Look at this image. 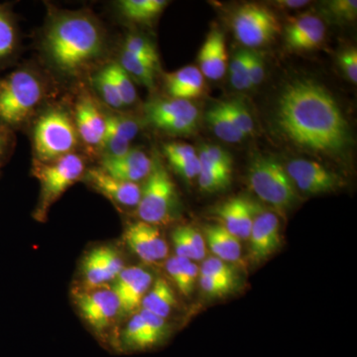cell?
Here are the masks:
<instances>
[{
  "mask_svg": "<svg viewBox=\"0 0 357 357\" xmlns=\"http://www.w3.org/2000/svg\"><path fill=\"white\" fill-rule=\"evenodd\" d=\"M276 123L287 139L307 151L340 155L351 144V128L340 105L314 79L286 84L277 102Z\"/></svg>",
  "mask_w": 357,
  "mask_h": 357,
  "instance_id": "1",
  "label": "cell"
},
{
  "mask_svg": "<svg viewBox=\"0 0 357 357\" xmlns=\"http://www.w3.org/2000/svg\"><path fill=\"white\" fill-rule=\"evenodd\" d=\"M102 32L100 26L83 13L59 16L46 33V47L54 64L63 72H81L102 53Z\"/></svg>",
  "mask_w": 357,
  "mask_h": 357,
  "instance_id": "2",
  "label": "cell"
},
{
  "mask_svg": "<svg viewBox=\"0 0 357 357\" xmlns=\"http://www.w3.org/2000/svg\"><path fill=\"white\" fill-rule=\"evenodd\" d=\"M42 95V84L31 72L14 70L0 81V122L20 126L38 105Z\"/></svg>",
  "mask_w": 357,
  "mask_h": 357,
  "instance_id": "3",
  "label": "cell"
},
{
  "mask_svg": "<svg viewBox=\"0 0 357 357\" xmlns=\"http://www.w3.org/2000/svg\"><path fill=\"white\" fill-rule=\"evenodd\" d=\"M248 180L258 198L276 211H288L296 203L295 185L286 169L273 157L256 156L249 167Z\"/></svg>",
  "mask_w": 357,
  "mask_h": 357,
  "instance_id": "4",
  "label": "cell"
},
{
  "mask_svg": "<svg viewBox=\"0 0 357 357\" xmlns=\"http://www.w3.org/2000/svg\"><path fill=\"white\" fill-rule=\"evenodd\" d=\"M33 171L41 185L37 215L43 218L52 204L83 175L84 162L79 155L70 153L50 163L39 162Z\"/></svg>",
  "mask_w": 357,
  "mask_h": 357,
  "instance_id": "5",
  "label": "cell"
},
{
  "mask_svg": "<svg viewBox=\"0 0 357 357\" xmlns=\"http://www.w3.org/2000/svg\"><path fill=\"white\" fill-rule=\"evenodd\" d=\"M77 139L76 126L65 112L51 110L42 115L35 126V152L43 163L72 153Z\"/></svg>",
  "mask_w": 357,
  "mask_h": 357,
  "instance_id": "6",
  "label": "cell"
},
{
  "mask_svg": "<svg viewBox=\"0 0 357 357\" xmlns=\"http://www.w3.org/2000/svg\"><path fill=\"white\" fill-rule=\"evenodd\" d=\"M147 182L141 190L138 217L141 222L156 225L168 222L176 204V187L160 162L153 163Z\"/></svg>",
  "mask_w": 357,
  "mask_h": 357,
  "instance_id": "7",
  "label": "cell"
},
{
  "mask_svg": "<svg viewBox=\"0 0 357 357\" xmlns=\"http://www.w3.org/2000/svg\"><path fill=\"white\" fill-rule=\"evenodd\" d=\"M234 36L248 48L266 46L281 33L278 17L268 7L257 3L239 6L231 18Z\"/></svg>",
  "mask_w": 357,
  "mask_h": 357,
  "instance_id": "8",
  "label": "cell"
},
{
  "mask_svg": "<svg viewBox=\"0 0 357 357\" xmlns=\"http://www.w3.org/2000/svg\"><path fill=\"white\" fill-rule=\"evenodd\" d=\"M144 112L151 126L172 135H188L198 128L199 109L190 100L156 98L145 105Z\"/></svg>",
  "mask_w": 357,
  "mask_h": 357,
  "instance_id": "9",
  "label": "cell"
},
{
  "mask_svg": "<svg viewBox=\"0 0 357 357\" xmlns=\"http://www.w3.org/2000/svg\"><path fill=\"white\" fill-rule=\"evenodd\" d=\"M285 169L295 188L306 194L333 192L342 185L337 174L312 160H292Z\"/></svg>",
  "mask_w": 357,
  "mask_h": 357,
  "instance_id": "10",
  "label": "cell"
},
{
  "mask_svg": "<svg viewBox=\"0 0 357 357\" xmlns=\"http://www.w3.org/2000/svg\"><path fill=\"white\" fill-rule=\"evenodd\" d=\"M82 316L96 332H103L114 323L121 312L119 299L109 289H93L77 297Z\"/></svg>",
  "mask_w": 357,
  "mask_h": 357,
  "instance_id": "11",
  "label": "cell"
},
{
  "mask_svg": "<svg viewBox=\"0 0 357 357\" xmlns=\"http://www.w3.org/2000/svg\"><path fill=\"white\" fill-rule=\"evenodd\" d=\"M124 239L131 251L149 264L162 261L168 256V245L155 225L141 220L131 223L126 230Z\"/></svg>",
  "mask_w": 357,
  "mask_h": 357,
  "instance_id": "12",
  "label": "cell"
},
{
  "mask_svg": "<svg viewBox=\"0 0 357 357\" xmlns=\"http://www.w3.org/2000/svg\"><path fill=\"white\" fill-rule=\"evenodd\" d=\"M249 239V253L252 261L266 260L281 245L280 223L273 213L256 215Z\"/></svg>",
  "mask_w": 357,
  "mask_h": 357,
  "instance_id": "13",
  "label": "cell"
},
{
  "mask_svg": "<svg viewBox=\"0 0 357 357\" xmlns=\"http://www.w3.org/2000/svg\"><path fill=\"white\" fill-rule=\"evenodd\" d=\"M152 281V275L142 268H124L115 279L112 289L119 299L121 311L131 312L140 307Z\"/></svg>",
  "mask_w": 357,
  "mask_h": 357,
  "instance_id": "14",
  "label": "cell"
},
{
  "mask_svg": "<svg viewBox=\"0 0 357 357\" xmlns=\"http://www.w3.org/2000/svg\"><path fill=\"white\" fill-rule=\"evenodd\" d=\"M86 180L91 187L121 206H138L141 197L139 185L135 183L126 182L109 176L102 169H91L86 174Z\"/></svg>",
  "mask_w": 357,
  "mask_h": 357,
  "instance_id": "15",
  "label": "cell"
},
{
  "mask_svg": "<svg viewBox=\"0 0 357 357\" xmlns=\"http://www.w3.org/2000/svg\"><path fill=\"white\" fill-rule=\"evenodd\" d=\"M153 162L139 149H132L119 158H103L102 170L109 176L126 182L135 183L147 178Z\"/></svg>",
  "mask_w": 357,
  "mask_h": 357,
  "instance_id": "16",
  "label": "cell"
},
{
  "mask_svg": "<svg viewBox=\"0 0 357 357\" xmlns=\"http://www.w3.org/2000/svg\"><path fill=\"white\" fill-rule=\"evenodd\" d=\"M198 62L204 77L217 81L225 76L229 68V58L225 34L220 30L213 29L208 33L199 50Z\"/></svg>",
  "mask_w": 357,
  "mask_h": 357,
  "instance_id": "17",
  "label": "cell"
},
{
  "mask_svg": "<svg viewBox=\"0 0 357 357\" xmlns=\"http://www.w3.org/2000/svg\"><path fill=\"white\" fill-rule=\"evenodd\" d=\"M76 129L89 146L100 147L105 135V117L89 98H82L76 109Z\"/></svg>",
  "mask_w": 357,
  "mask_h": 357,
  "instance_id": "18",
  "label": "cell"
},
{
  "mask_svg": "<svg viewBox=\"0 0 357 357\" xmlns=\"http://www.w3.org/2000/svg\"><path fill=\"white\" fill-rule=\"evenodd\" d=\"M166 88L171 98L190 100L204 91V77L199 68L187 66L166 75Z\"/></svg>",
  "mask_w": 357,
  "mask_h": 357,
  "instance_id": "19",
  "label": "cell"
},
{
  "mask_svg": "<svg viewBox=\"0 0 357 357\" xmlns=\"http://www.w3.org/2000/svg\"><path fill=\"white\" fill-rule=\"evenodd\" d=\"M206 243L218 259L225 262L238 261L241 255L239 239L232 236L220 225H208L204 227Z\"/></svg>",
  "mask_w": 357,
  "mask_h": 357,
  "instance_id": "20",
  "label": "cell"
},
{
  "mask_svg": "<svg viewBox=\"0 0 357 357\" xmlns=\"http://www.w3.org/2000/svg\"><path fill=\"white\" fill-rule=\"evenodd\" d=\"M142 310L165 319L176 306V297L168 282L157 279L141 303Z\"/></svg>",
  "mask_w": 357,
  "mask_h": 357,
  "instance_id": "21",
  "label": "cell"
},
{
  "mask_svg": "<svg viewBox=\"0 0 357 357\" xmlns=\"http://www.w3.org/2000/svg\"><path fill=\"white\" fill-rule=\"evenodd\" d=\"M156 340L140 314H136L121 335V349L126 351H140L157 347Z\"/></svg>",
  "mask_w": 357,
  "mask_h": 357,
  "instance_id": "22",
  "label": "cell"
},
{
  "mask_svg": "<svg viewBox=\"0 0 357 357\" xmlns=\"http://www.w3.org/2000/svg\"><path fill=\"white\" fill-rule=\"evenodd\" d=\"M206 121L215 136L225 142L239 143L246 138L230 121L220 102L206 112Z\"/></svg>",
  "mask_w": 357,
  "mask_h": 357,
  "instance_id": "23",
  "label": "cell"
},
{
  "mask_svg": "<svg viewBox=\"0 0 357 357\" xmlns=\"http://www.w3.org/2000/svg\"><path fill=\"white\" fill-rule=\"evenodd\" d=\"M165 0H123L121 2V13L128 20L135 22L146 23L165 8Z\"/></svg>",
  "mask_w": 357,
  "mask_h": 357,
  "instance_id": "24",
  "label": "cell"
},
{
  "mask_svg": "<svg viewBox=\"0 0 357 357\" xmlns=\"http://www.w3.org/2000/svg\"><path fill=\"white\" fill-rule=\"evenodd\" d=\"M83 274L89 290L100 289L103 284L112 280L103 263L100 248L93 249L84 258Z\"/></svg>",
  "mask_w": 357,
  "mask_h": 357,
  "instance_id": "25",
  "label": "cell"
},
{
  "mask_svg": "<svg viewBox=\"0 0 357 357\" xmlns=\"http://www.w3.org/2000/svg\"><path fill=\"white\" fill-rule=\"evenodd\" d=\"M119 65L128 73L129 77H133L136 81L148 89L154 88L155 70L157 69L154 65L141 60L126 51L122 52Z\"/></svg>",
  "mask_w": 357,
  "mask_h": 357,
  "instance_id": "26",
  "label": "cell"
},
{
  "mask_svg": "<svg viewBox=\"0 0 357 357\" xmlns=\"http://www.w3.org/2000/svg\"><path fill=\"white\" fill-rule=\"evenodd\" d=\"M17 45V33L13 17L6 9L0 7V63L4 62L14 53Z\"/></svg>",
  "mask_w": 357,
  "mask_h": 357,
  "instance_id": "27",
  "label": "cell"
},
{
  "mask_svg": "<svg viewBox=\"0 0 357 357\" xmlns=\"http://www.w3.org/2000/svg\"><path fill=\"white\" fill-rule=\"evenodd\" d=\"M220 103L230 121L245 137L253 133L255 121H253L250 112H248L241 100H232Z\"/></svg>",
  "mask_w": 357,
  "mask_h": 357,
  "instance_id": "28",
  "label": "cell"
},
{
  "mask_svg": "<svg viewBox=\"0 0 357 357\" xmlns=\"http://www.w3.org/2000/svg\"><path fill=\"white\" fill-rule=\"evenodd\" d=\"M199 161L217 169L225 175L231 176L232 157L229 152L217 145H203L198 155Z\"/></svg>",
  "mask_w": 357,
  "mask_h": 357,
  "instance_id": "29",
  "label": "cell"
},
{
  "mask_svg": "<svg viewBox=\"0 0 357 357\" xmlns=\"http://www.w3.org/2000/svg\"><path fill=\"white\" fill-rule=\"evenodd\" d=\"M250 51L239 50L229 66L230 83L239 91L252 88L249 81L248 65Z\"/></svg>",
  "mask_w": 357,
  "mask_h": 357,
  "instance_id": "30",
  "label": "cell"
},
{
  "mask_svg": "<svg viewBox=\"0 0 357 357\" xmlns=\"http://www.w3.org/2000/svg\"><path fill=\"white\" fill-rule=\"evenodd\" d=\"M239 206L241 198H232L223 202L213 211L220 220V225L223 229L237 238L239 234Z\"/></svg>",
  "mask_w": 357,
  "mask_h": 357,
  "instance_id": "31",
  "label": "cell"
},
{
  "mask_svg": "<svg viewBox=\"0 0 357 357\" xmlns=\"http://www.w3.org/2000/svg\"><path fill=\"white\" fill-rule=\"evenodd\" d=\"M107 68L109 70L110 76L112 77L115 86H116L117 91H119V95L121 96V100L124 107L133 105L135 102L137 95H136L135 86H134L128 73L117 63L107 66Z\"/></svg>",
  "mask_w": 357,
  "mask_h": 357,
  "instance_id": "32",
  "label": "cell"
},
{
  "mask_svg": "<svg viewBox=\"0 0 357 357\" xmlns=\"http://www.w3.org/2000/svg\"><path fill=\"white\" fill-rule=\"evenodd\" d=\"M201 171L198 177L199 188L206 192H220L227 189L231 182V177L225 175L217 169L201 163Z\"/></svg>",
  "mask_w": 357,
  "mask_h": 357,
  "instance_id": "33",
  "label": "cell"
},
{
  "mask_svg": "<svg viewBox=\"0 0 357 357\" xmlns=\"http://www.w3.org/2000/svg\"><path fill=\"white\" fill-rule=\"evenodd\" d=\"M123 51L128 52L131 55L146 61L150 64L158 67L159 56L156 49L151 42L137 35H129L124 42Z\"/></svg>",
  "mask_w": 357,
  "mask_h": 357,
  "instance_id": "34",
  "label": "cell"
},
{
  "mask_svg": "<svg viewBox=\"0 0 357 357\" xmlns=\"http://www.w3.org/2000/svg\"><path fill=\"white\" fill-rule=\"evenodd\" d=\"M93 84L98 89L103 100L114 109H122L124 107L119 95L116 86L112 81L109 70L105 67L93 77Z\"/></svg>",
  "mask_w": 357,
  "mask_h": 357,
  "instance_id": "35",
  "label": "cell"
},
{
  "mask_svg": "<svg viewBox=\"0 0 357 357\" xmlns=\"http://www.w3.org/2000/svg\"><path fill=\"white\" fill-rule=\"evenodd\" d=\"M105 132L114 134L121 139L131 142L139 132L137 122L128 117L109 115L105 117Z\"/></svg>",
  "mask_w": 357,
  "mask_h": 357,
  "instance_id": "36",
  "label": "cell"
},
{
  "mask_svg": "<svg viewBox=\"0 0 357 357\" xmlns=\"http://www.w3.org/2000/svg\"><path fill=\"white\" fill-rule=\"evenodd\" d=\"M199 275L230 282V283H236V274L232 267L217 257L208 258L202 265Z\"/></svg>",
  "mask_w": 357,
  "mask_h": 357,
  "instance_id": "37",
  "label": "cell"
},
{
  "mask_svg": "<svg viewBox=\"0 0 357 357\" xmlns=\"http://www.w3.org/2000/svg\"><path fill=\"white\" fill-rule=\"evenodd\" d=\"M326 10L337 21L354 22L357 16L356 0H333L326 4Z\"/></svg>",
  "mask_w": 357,
  "mask_h": 357,
  "instance_id": "38",
  "label": "cell"
},
{
  "mask_svg": "<svg viewBox=\"0 0 357 357\" xmlns=\"http://www.w3.org/2000/svg\"><path fill=\"white\" fill-rule=\"evenodd\" d=\"M177 260L181 274H182V287H181L180 292L188 297L194 290L195 284H196L197 278L199 275V270L192 260L182 257H177Z\"/></svg>",
  "mask_w": 357,
  "mask_h": 357,
  "instance_id": "39",
  "label": "cell"
},
{
  "mask_svg": "<svg viewBox=\"0 0 357 357\" xmlns=\"http://www.w3.org/2000/svg\"><path fill=\"white\" fill-rule=\"evenodd\" d=\"M255 217V206L248 199L241 198V206H239V241L241 239H244V241L248 239Z\"/></svg>",
  "mask_w": 357,
  "mask_h": 357,
  "instance_id": "40",
  "label": "cell"
},
{
  "mask_svg": "<svg viewBox=\"0 0 357 357\" xmlns=\"http://www.w3.org/2000/svg\"><path fill=\"white\" fill-rule=\"evenodd\" d=\"M100 148L105 150V158H119L131 149L130 142L109 132H105Z\"/></svg>",
  "mask_w": 357,
  "mask_h": 357,
  "instance_id": "41",
  "label": "cell"
},
{
  "mask_svg": "<svg viewBox=\"0 0 357 357\" xmlns=\"http://www.w3.org/2000/svg\"><path fill=\"white\" fill-rule=\"evenodd\" d=\"M183 231L185 238H187L188 243H189L190 248H191L192 261H199L203 260L206 256V241L201 232L198 231L195 227H190V225H183Z\"/></svg>",
  "mask_w": 357,
  "mask_h": 357,
  "instance_id": "42",
  "label": "cell"
},
{
  "mask_svg": "<svg viewBox=\"0 0 357 357\" xmlns=\"http://www.w3.org/2000/svg\"><path fill=\"white\" fill-rule=\"evenodd\" d=\"M199 283L202 290L211 297H222V296L231 292L236 285L230 282L218 280V279L202 276V275H199Z\"/></svg>",
  "mask_w": 357,
  "mask_h": 357,
  "instance_id": "43",
  "label": "cell"
},
{
  "mask_svg": "<svg viewBox=\"0 0 357 357\" xmlns=\"http://www.w3.org/2000/svg\"><path fill=\"white\" fill-rule=\"evenodd\" d=\"M164 154L170 164L194 158L197 156L194 147L181 142L167 143L164 145Z\"/></svg>",
  "mask_w": 357,
  "mask_h": 357,
  "instance_id": "44",
  "label": "cell"
},
{
  "mask_svg": "<svg viewBox=\"0 0 357 357\" xmlns=\"http://www.w3.org/2000/svg\"><path fill=\"white\" fill-rule=\"evenodd\" d=\"M338 64L345 77L352 84H357V50L354 47L344 49L338 55Z\"/></svg>",
  "mask_w": 357,
  "mask_h": 357,
  "instance_id": "45",
  "label": "cell"
},
{
  "mask_svg": "<svg viewBox=\"0 0 357 357\" xmlns=\"http://www.w3.org/2000/svg\"><path fill=\"white\" fill-rule=\"evenodd\" d=\"M139 314L143 319H144L148 328H149L150 332L153 335L156 342H158V344H161V342L165 340L167 332H168V331H167L165 319L160 318V317L152 314V312L145 311V310H142Z\"/></svg>",
  "mask_w": 357,
  "mask_h": 357,
  "instance_id": "46",
  "label": "cell"
},
{
  "mask_svg": "<svg viewBox=\"0 0 357 357\" xmlns=\"http://www.w3.org/2000/svg\"><path fill=\"white\" fill-rule=\"evenodd\" d=\"M100 250H102L103 263L109 272L110 279L115 280L124 269L123 261L114 249L103 246L100 248Z\"/></svg>",
  "mask_w": 357,
  "mask_h": 357,
  "instance_id": "47",
  "label": "cell"
},
{
  "mask_svg": "<svg viewBox=\"0 0 357 357\" xmlns=\"http://www.w3.org/2000/svg\"><path fill=\"white\" fill-rule=\"evenodd\" d=\"M248 74L251 86H257L262 83L265 76V65L264 59L260 54L250 52Z\"/></svg>",
  "mask_w": 357,
  "mask_h": 357,
  "instance_id": "48",
  "label": "cell"
},
{
  "mask_svg": "<svg viewBox=\"0 0 357 357\" xmlns=\"http://www.w3.org/2000/svg\"><path fill=\"white\" fill-rule=\"evenodd\" d=\"M174 170L185 180H192L198 178L199 171H201V164H199V156L197 155L194 158L184 160V161L176 162L171 164Z\"/></svg>",
  "mask_w": 357,
  "mask_h": 357,
  "instance_id": "49",
  "label": "cell"
},
{
  "mask_svg": "<svg viewBox=\"0 0 357 357\" xmlns=\"http://www.w3.org/2000/svg\"><path fill=\"white\" fill-rule=\"evenodd\" d=\"M172 241L174 248H175L176 256L177 257L187 258V259L192 260V261L191 248H190L189 243H188L187 238H185L182 227H178V229L174 230Z\"/></svg>",
  "mask_w": 357,
  "mask_h": 357,
  "instance_id": "50",
  "label": "cell"
},
{
  "mask_svg": "<svg viewBox=\"0 0 357 357\" xmlns=\"http://www.w3.org/2000/svg\"><path fill=\"white\" fill-rule=\"evenodd\" d=\"M309 3L310 1H305V0H279V1H275V6L285 9L301 8V7L306 6Z\"/></svg>",
  "mask_w": 357,
  "mask_h": 357,
  "instance_id": "51",
  "label": "cell"
},
{
  "mask_svg": "<svg viewBox=\"0 0 357 357\" xmlns=\"http://www.w3.org/2000/svg\"><path fill=\"white\" fill-rule=\"evenodd\" d=\"M4 147H6V140H4L3 136L0 133V155L3 152Z\"/></svg>",
  "mask_w": 357,
  "mask_h": 357,
  "instance_id": "52",
  "label": "cell"
}]
</instances>
